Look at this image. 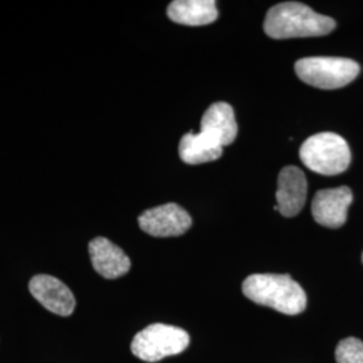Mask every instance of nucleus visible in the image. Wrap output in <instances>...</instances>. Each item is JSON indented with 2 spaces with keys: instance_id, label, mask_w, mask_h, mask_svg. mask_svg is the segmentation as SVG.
I'll return each mask as SVG.
<instances>
[{
  "instance_id": "nucleus-14",
  "label": "nucleus",
  "mask_w": 363,
  "mask_h": 363,
  "mask_svg": "<svg viewBox=\"0 0 363 363\" xmlns=\"http://www.w3.org/2000/svg\"><path fill=\"white\" fill-rule=\"evenodd\" d=\"M337 363H363V342L358 337H346L335 350Z\"/></svg>"
},
{
  "instance_id": "nucleus-11",
  "label": "nucleus",
  "mask_w": 363,
  "mask_h": 363,
  "mask_svg": "<svg viewBox=\"0 0 363 363\" xmlns=\"http://www.w3.org/2000/svg\"><path fill=\"white\" fill-rule=\"evenodd\" d=\"M199 132L222 148L233 143L238 132L233 108L228 103L210 105L202 117Z\"/></svg>"
},
{
  "instance_id": "nucleus-1",
  "label": "nucleus",
  "mask_w": 363,
  "mask_h": 363,
  "mask_svg": "<svg viewBox=\"0 0 363 363\" xmlns=\"http://www.w3.org/2000/svg\"><path fill=\"white\" fill-rule=\"evenodd\" d=\"M337 26L330 16L315 13L298 1H284L273 6L264 21V31L273 39L323 37Z\"/></svg>"
},
{
  "instance_id": "nucleus-13",
  "label": "nucleus",
  "mask_w": 363,
  "mask_h": 363,
  "mask_svg": "<svg viewBox=\"0 0 363 363\" xmlns=\"http://www.w3.org/2000/svg\"><path fill=\"white\" fill-rule=\"evenodd\" d=\"M222 147L210 140L203 133L189 132L181 139L179 156L187 164H202L220 159Z\"/></svg>"
},
{
  "instance_id": "nucleus-8",
  "label": "nucleus",
  "mask_w": 363,
  "mask_h": 363,
  "mask_svg": "<svg viewBox=\"0 0 363 363\" xmlns=\"http://www.w3.org/2000/svg\"><path fill=\"white\" fill-rule=\"evenodd\" d=\"M28 289L46 310L55 315L69 316L76 308V298L73 292L54 276H34L30 280Z\"/></svg>"
},
{
  "instance_id": "nucleus-2",
  "label": "nucleus",
  "mask_w": 363,
  "mask_h": 363,
  "mask_svg": "<svg viewBox=\"0 0 363 363\" xmlns=\"http://www.w3.org/2000/svg\"><path fill=\"white\" fill-rule=\"evenodd\" d=\"M242 292L259 306L286 315H298L307 306L304 289L288 274H250L242 284Z\"/></svg>"
},
{
  "instance_id": "nucleus-10",
  "label": "nucleus",
  "mask_w": 363,
  "mask_h": 363,
  "mask_svg": "<svg viewBox=\"0 0 363 363\" xmlns=\"http://www.w3.org/2000/svg\"><path fill=\"white\" fill-rule=\"evenodd\" d=\"M89 255L94 271L105 279H117L130 272V257L108 238L97 237L91 240Z\"/></svg>"
},
{
  "instance_id": "nucleus-12",
  "label": "nucleus",
  "mask_w": 363,
  "mask_h": 363,
  "mask_svg": "<svg viewBox=\"0 0 363 363\" xmlns=\"http://www.w3.org/2000/svg\"><path fill=\"white\" fill-rule=\"evenodd\" d=\"M167 15L175 23L184 26H205L217 21L218 10L214 0H174Z\"/></svg>"
},
{
  "instance_id": "nucleus-5",
  "label": "nucleus",
  "mask_w": 363,
  "mask_h": 363,
  "mask_svg": "<svg viewBox=\"0 0 363 363\" xmlns=\"http://www.w3.org/2000/svg\"><path fill=\"white\" fill-rule=\"evenodd\" d=\"M190 343L189 334L175 325H148L138 333L130 345L135 357L144 362H157L166 357L181 354Z\"/></svg>"
},
{
  "instance_id": "nucleus-4",
  "label": "nucleus",
  "mask_w": 363,
  "mask_h": 363,
  "mask_svg": "<svg viewBox=\"0 0 363 363\" xmlns=\"http://www.w3.org/2000/svg\"><path fill=\"white\" fill-rule=\"evenodd\" d=\"M298 77L319 89L333 91L349 85L359 74V65L340 57H307L295 64Z\"/></svg>"
},
{
  "instance_id": "nucleus-6",
  "label": "nucleus",
  "mask_w": 363,
  "mask_h": 363,
  "mask_svg": "<svg viewBox=\"0 0 363 363\" xmlns=\"http://www.w3.org/2000/svg\"><path fill=\"white\" fill-rule=\"evenodd\" d=\"M190 214L177 203L148 208L139 217L142 230L154 237H177L191 228Z\"/></svg>"
},
{
  "instance_id": "nucleus-3",
  "label": "nucleus",
  "mask_w": 363,
  "mask_h": 363,
  "mask_svg": "<svg viewBox=\"0 0 363 363\" xmlns=\"http://www.w3.org/2000/svg\"><path fill=\"white\" fill-rule=\"evenodd\" d=\"M300 159L304 166L313 172L333 177L349 169L350 148L342 136L333 132H322L308 138L303 143Z\"/></svg>"
},
{
  "instance_id": "nucleus-9",
  "label": "nucleus",
  "mask_w": 363,
  "mask_h": 363,
  "mask_svg": "<svg viewBox=\"0 0 363 363\" xmlns=\"http://www.w3.org/2000/svg\"><path fill=\"white\" fill-rule=\"evenodd\" d=\"M307 179L296 166H286L280 171L277 181V210L284 217H295L306 203Z\"/></svg>"
},
{
  "instance_id": "nucleus-15",
  "label": "nucleus",
  "mask_w": 363,
  "mask_h": 363,
  "mask_svg": "<svg viewBox=\"0 0 363 363\" xmlns=\"http://www.w3.org/2000/svg\"><path fill=\"white\" fill-rule=\"evenodd\" d=\"M362 261H363V253H362Z\"/></svg>"
},
{
  "instance_id": "nucleus-7",
  "label": "nucleus",
  "mask_w": 363,
  "mask_h": 363,
  "mask_svg": "<svg viewBox=\"0 0 363 363\" xmlns=\"http://www.w3.org/2000/svg\"><path fill=\"white\" fill-rule=\"evenodd\" d=\"M351 202L352 193L347 186L320 190L313 196L312 216L319 225L337 229L347 220Z\"/></svg>"
}]
</instances>
